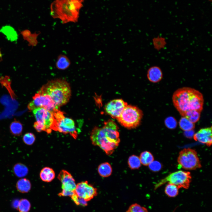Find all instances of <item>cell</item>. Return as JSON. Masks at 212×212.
<instances>
[{"label": "cell", "instance_id": "6da1fadb", "mask_svg": "<svg viewBox=\"0 0 212 212\" xmlns=\"http://www.w3.org/2000/svg\"><path fill=\"white\" fill-rule=\"evenodd\" d=\"M118 127L113 120L104 122L101 127H95L90 135L92 144L98 146L108 155H111L120 142Z\"/></svg>", "mask_w": 212, "mask_h": 212}, {"label": "cell", "instance_id": "7a4b0ae2", "mask_svg": "<svg viewBox=\"0 0 212 212\" xmlns=\"http://www.w3.org/2000/svg\"><path fill=\"white\" fill-rule=\"evenodd\" d=\"M174 106L182 117L187 112L196 110L201 112L204 99L203 94L194 88L184 87L175 90L172 97Z\"/></svg>", "mask_w": 212, "mask_h": 212}, {"label": "cell", "instance_id": "3957f363", "mask_svg": "<svg viewBox=\"0 0 212 212\" xmlns=\"http://www.w3.org/2000/svg\"><path fill=\"white\" fill-rule=\"evenodd\" d=\"M38 92L48 95L59 109L68 102L71 95L69 84L66 80L62 79L48 81Z\"/></svg>", "mask_w": 212, "mask_h": 212}, {"label": "cell", "instance_id": "277c9868", "mask_svg": "<svg viewBox=\"0 0 212 212\" xmlns=\"http://www.w3.org/2000/svg\"><path fill=\"white\" fill-rule=\"evenodd\" d=\"M82 3L68 0H56L51 5V14L54 19H59L62 23L78 21Z\"/></svg>", "mask_w": 212, "mask_h": 212}, {"label": "cell", "instance_id": "5b68a950", "mask_svg": "<svg viewBox=\"0 0 212 212\" xmlns=\"http://www.w3.org/2000/svg\"><path fill=\"white\" fill-rule=\"evenodd\" d=\"M143 116L142 111L137 107L127 105L117 119L123 127L132 129L139 125Z\"/></svg>", "mask_w": 212, "mask_h": 212}, {"label": "cell", "instance_id": "8992f818", "mask_svg": "<svg viewBox=\"0 0 212 212\" xmlns=\"http://www.w3.org/2000/svg\"><path fill=\"white\" fill-rule=\"evenodd\" d=\"M191 176L189 172L179 170L170 173L162 179L155 186L156 189L164 184L168 183L174 185L179 188H189L191 181Z\"/></svg>", "mask_w": 212, "mask_h": 212}, {"label": "cell", "instance_id": "52a82bcc", "mask_svg": "<svg viewBox=\"0 0 212 212\" xmlns=\"http://www.w3.org/2000/svg\"><path fill=\"white\" fill-rule=\"evenodd\" d=\"M55 119L54 130L64 134H69L74 139L77 136L74 121L71 118L65 117L59 109L53 112Z\"/></svg>", "mask_w": 212, "mask_h": 212}, {"label": "cell", "instance_id": "ba28073f", "mask_svg": "<svg viewBox=\"0 0 212 212\" xmlns=\"http://www.w3.org/2000/svg\"><path fill=\"white\" fill-rule=\"evenodd\" d=\"M177 161L182 168L187 170H194L201 167L196 151L191 148H184L180 151Z\"/></svg>", "mask_w": 212, "mask_h": 212}, {"label": "cell", "instance_id": "9c48e42d", "mask_svg": "<svg viewBox=\"0 0 212 212\" xmlns=\"http://www.w3.org/2000/svg\"><path fill=\"white\" fill-rule=\"evenodd\" d=\"M32 111L36 122L44 127L45 132L50 133L52 130H54L55 119L53 112L42 107L36 108Z\"/></svg>", "mask_w": 212, "mask_h": 212}, {"label": "cell", "instance_id": "30bf717a", "mask_svg": "<svg viewBox=\"0 0 212 212\" xmlns=\"http://www.w3.org/2000/svg\"><path fill=\"white\" fill-rule=\"evenodd\" d=\"M39 107L43 108L52 112L59 109L48 95L38 92L33 97V100L28 104V108L29 110L32 111Z\"/></svg>", "mask_w": 212, "mask_h": 212}, {"label": "cell", "instance_id": "8fae6325", "mask_svg": "<svg viewBox=\"0 0 212 212\" xmlns=\"http://www.w3.org/2000/svg\"><path fill=\"white\" fill-rule=\"evenodd\" d=\"M74 193L78 197L87 202L91 200L97 194V189L89 184L87 181L76 184Z\"/></svg>", "mask_w": 212, "mask_h": 212}, {"label": "cell", "instance_id": "7c38bea8", "mask_svg": "<svg viewBox=\"0 0 212 212\" xmlns=\"http://www.w3.org/2000/svg\"><path fill=\"white\" fill-rule=\"evenodd\" d=\"M127 105V103L122 99H114L106 104L105 110L106 113L112 118L117 119Z\"/></svg>", "mask_w": 212, "mask_h": 212}, {"label": "cell", "instance_id": "4fadbf2b", "mask_svg": "<svg viewBox=\"0 0 212 212\" xmlns=\"http://www.w3.org/2000/svg\"><path fill=\"white\" fill-rule=\"evenodd\" d=\"M58 178L61 183L62 191H74L76 184L72 175L65 170H62L59 173Z\"/></svg>", "mask_w": 212, "mask_h": 212}, {"label": "cell", "instance_id": "5bb4252c", "mask_svg": "<svg viewBox=\"0 0 212 212\" xmlns=\"http://www.w3.org/2000/svg\"><path fill=\"white\" fill-rule=\"evenodd\" d=\"M212 137L211 126L200 129L194 135L193 139L196 141L210 146L212 143Z\"/></svg>", "mask_w": 212, "mask_h": 212}, {"label": "cell", "instance_id": "9a60e30c", "mask_svg": "<svg viewBox=\"0 0 212 212\" xmlns=\"http://www.w3.org/2000/svg\"><path fill=\"white\" fill-rule=\"evenodd\" d=\"M147 77L150 82L154 83L158 82L163 78V71L158 66H152L149 67L147 70Z\"/></svg>", "mask_w": 212, "mask_h": 212}, {"label": "cell", "instance_id": "2e32d148", "mask_svg": "<svg viewBox=\"0 0 212 212\" xmlns=\"http://www.w3.org/2000/svg\"><path fill=\"white\" fill-rule=\"evenodd\" d=\"M71 64V62L66 55L61 54L58 57L55 66L56 68L60 70H64L68 68Z\"/></svg>", "mask_w": 212, "mask_h": 212}, {"label": "cell", "instance_id": "e0dca14e", "mask_svg": "<svg viewBox=\"0 0 212 212\" xmlns=\"http://www.w3.org/2000/svg\"><path fill=\"white\" fill-rule=\"evenodd\" d=\"M40 177L43 181L49 182L55 178V173L52 169L48 167L43 168L41 171Z\"/></svg>", "mask_w": 212, "mask_h": 212}, {"label": "cell", "instance_id": "ac0fdd59", "mask_svg": "<svg viewBox=\"0 0 212 212\" xmlns=\"http://www.w3.org/2000/svg\"><path fill=\"white\" fill-rule=\"evenodd\" d=\"M17 190L21 193H26L31 189V184L30 181L26 178H23L19 180L16 183Z\"/></svg>", "mask_w": 212, "mask_h": 212}, {"label": "cell", "instance_id": "d6986e66", "mask_svg": "<svg viewBox=\"0 0 212 212\" xmlns=\"http://www.w3.org/2000/svg\"><path fill=\"white\" fill-rule=\"evenodd\" d=\"M152 42L154 49L157 51L164 49L167 44L166 39L159 35L153 37L152 39Z\"/></svg>", "mask_w": 212, "mask_h": 212}, {"label": "cell", "instance_id": "ffe728a7", "mask_svg": "<svg viewBox=\"0 0 212 212\" xmlns=\"http://www.w3.org/2000/svg\"><path fill=\"white\" fill-rule=\"evenodd\" d=\"M98 172L101 177H107L111 174L112 169L110 165L108 163L105 162L101 163L99 165Z\"/></svg>", "mask_w": 212, "mask_h": 212}, {"label": "cell", "instance_id": "44dd1931", "mask_svg": "<svg viewBox=\"0 0 212 212\" xmlns=\"http://www.w3.org/2000/svg\"><path fill=\"white\" fill-rule=\"evenodd\" d=\"M13 170L14 174L19 178L26 176L28 173L27 167L25 165L20 163H17L14 165Z\"/></svg>", "mask_w": 212, "mask_h": 212}, {"label": "cell", "instance_id": "7402d4cb", "mask_svg": "<svg viewBox=\"0 0 212 212\" xmlns=\"http://www.w3.org/2000/svg\"><path fill=\"white\" fill-rule=\"evenodd\" d=\"M179 124L181 129L185 131H191L193 130L195 127L194 123L184 117H182L179 120Z\"/></svg>", "mask_w": 212, "mask_h": 212}, {"label": "cell", "instance_id": "603a6c76", "mask_svg": "<svg viewBox=\"0 0 212 212\" xmlns=\"http://www.w3.org/2000/svg\"><path fill=\"white\" fill-rule=\"evenodd\" d=\"M139 158L141 163L145 166L148 165L154 160L152 154L147 151H144L141 153Z\"/></svg>", "mask_w": 212, "mask_h": 212}, {"label": "cell", "instance_id": "cb8c5ba5", "mask_svg": "<svg viewBox=\"0 0 212 212\" xmlns=\"http://www.w3.org/2000/svg\"><path fill=\"white\" fill-rule=\"evenodd\" d=\"M10 129L12 134L15 136H19L22 132V125L19 121L15 120L11 124Z\"/></svg>", "mask_w": 212, "mask_h": 212}, {"label": "cell", "instance_id": "d4e9b609", "mask_svg": "<svg viewBox=\"0 0 212 212\" xmlns=\"http://www.w3.org/2000/svg\"><path fill=\"white\" fill-rule=\"evenodd\" d=\"M179 189L175 185L168 183L165 188V192L169 197H175L178 194Z\"/></svg>", "mask_w": 212, "mask_h": 212}, {"label": "cell", "instance_id": "484cf974", "mask_svg": "<svg viewBox=\"0 0 212 212\" xmlns=\"http://www.w3.org/2000/svg\"><path fill=\"white\" fill-rule=\"evenodd\" d=\"M201 112L196 110H193L186 112L182 117H184L192 122H197L200 117Z\"/></svg>", "mask_w": 212, "mask_h": 212}, {"label": "cell", "instance_id": "4316f807", "mask_svg": "<svg viewBox=\"0 0 212 212\" xmlns=\"http://www.w3.org/2000/svg\"><path fill=\"white\" fill-rule=\"evenodd\" d=\"M128 164L131 169H136L140 167L141 163L139 157L136 155H133L129 157Z\"/></svg>", "mask_w": 212, "mask_h": 212}, {"label": "cell", "instance_id": "83f0119b", "mask_svg": "<svg viewBox=\"0 0 212 212\" xmlns=\"http://www.w3.org/2000/svg\"><path fill=\"white\" fill-rule=\"evenodd\" d=\"M30 208V203L26 199H22L18 203L17 208L19 212H28Z\"/></svg>", "mask_w": 212, "mask_h": 212}, {"label": "cell", "instance_id": "f1b7e54d", "mask_svg": "<svg viewBox=\"0 0 212 212\" xmlns=\"http://www.w3.org/2000/svg\"><path fill=\"white\" fill-rule=\"evenodd\" d=\"M126 212H148L145 207L137 203H135L130 206Z\"/></svg>", "mask_w": 212, "mask_h": 212}, {"label": "cell", "instance_id": "f546056e", "mask_svg": "<svg viewBox=\"0 0 212 212\" xmlns=\"http://www.w3.org/2000/svg\"><path fill=\"white\" fill-rule=\"evenodd\" d=\"M36 139L35 135L31 132H28L24 135L23 137L24 142L28 145H31L34 142Z\"/></svg>", "mask_w": 212, "mask_h": 212}, {"label": "cell", "instance_id": "4dcf8cb0", "mask_svg": "<svg viewBox=\"0 0 212 212\" xmlns=\"http://www.w3.org/2000/svg\"><path fill=\"white\" fill-rule=\"evenodd\" d=\"M73 201L77 205L85 206L87 205V201L84 199L78 197L75 193L71 197Z\"/></svg>", "mask_w": 212, "mask_h": 212}, {"label": "cell", "instance_id": "1f68e13d", "mask_svg": "<svg viewBox=\"0 0 212 212\" xmlns=\"http://www.w3.org/2000/svg\"><path fill=\"white\" fill-rule=\"evenodd\" d=\"M177 122L175 119L172 117H168L165 121V125L170 129H173L175 128L177 125Z\"/></svg>", "mask_w": 212, "mask_h": 212}, {"label": "cell", "instance_id": "d6a6232c", "mask_svg": "<svg viewBox=\"0 0 212 212\" xmlns=\"http://www.w3.org/2000/svg\"><path fill=\"white\" fill-rule=\"evenodd\" d=\"M148 165L150 169L153 171H158L162 167L160 163L157 161H153Z\"/></svg>", "mask_w": 212, "mask_h": 212}, {"label": "cell", "instance_id": "836d02e7", "mask_svg": "<svg viewBox=\"0 0 212 212\" xmlns=\"http://www.w3.org/2000/svg\"><path fill=\"white\" fill-rule=\"evenodd\" d=\"M74 194V191H62L59 194V195L61 196H68L71 197L73 194Z\"/></svg>", "mask_w": 212, "mask_h": 212}, {"label": "cell", "instance_id": "e575fe53", "mask_svg": "<svg viewBox=\"0 0 212 212\" xmlns=\"http://www.w3.org/2000/svg\"><path fill=\"white\" fill-rule=\"evenodd\" d=\"M70 1H78L79 2H80L81 3H82V2H83L85 0H68Z\"/></svg>", "mask_w": 212, "mask_h": 212}]
</instances>
